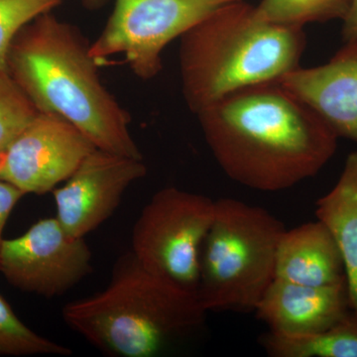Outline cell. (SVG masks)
I'll return each mask as SVG.
<instances>
[{"mask_svg":"<svg viewBox=\"0 0 357 357\" xmlns=\"http://www.w3.org/2000/svg\"><path fill=\"white\" fill-rule=\"evenodd\" d=\"M196 115L225 175L255 191L291 189L337 152V134L279 82L241 89Z\"/></svg>","mask_w":357,"mask_h":357,"instance_id":"6da1fadb","label":"cell"},{"mask_svg":"<svg viewBox=\"0 0 357 357\" xmlns=\"http://www.w3.org/2000/svg\"><path fill=\"white\" fill-rule=\"evenodd\" d=\"M89 48L77 27L50 11L14 37L6 70L39 112L62 117L98 149L143 159L130 116L103 86Z\"/></svg>","mask_w":357,"mask_h":357,"instance_id":"7a4b0ae2","label":"cell"},{"mask_svg":"<svg viewBox=\"0 0 357 357\" xmlns=\"http://www.w3.org/2000/svg\"><path fill=\"white\" fill-rule=\"evenodd\" d=\"M182 93L192 114L241 89L277 83L300 67L301 27L267 22L245 0L225 4L180 38Z\"/></svg>","mask_w":357,"mask_h":357,"instance_id":"3957f363","label":"cell"},{"mask_svg":"<svg viewBox=\"0 0 357 357\" xmlns=\"http://www.w3.org/2000/svg\"><path fill=\"white\" fill-rule=\"evenodd\" d=\"M206 312L196 294L148 271L129 251L102 292L69 303L62 314L105 356L153 357L198 330Z\"/></svg>","mask_w":357,"mask_h":357,"instance_id":"277c9868","label":"cell"},{"mask_svg":"<svg viewBox=\"0 0 357 357\" xmlns=\"http://www.w3.org/2000/svg\"><path fill=\"white\" fill-rule=\"evenodd\" d=\"M286 229L265 208L239 199L215 201L201 251L198 298L206 312H255L275 279Z\"/></svg>","mask_w":357,"mask_h":357,"instance_id":"5b68a950","label":"cell"},{"mask_svg":"<svg viewBox=\"0 0 357 357\" xmlns=\"http://www.w3.org/2000/svg\"><path fill=\"white\" fill-rule=\"evenodd\" d=\"M215 210V201L204 195L160 190L134 223L131 253L148 271L197 295L202 248Z\"/></svg>","mask_w":357,"mask_h":357,"instance_id":"8992f818","label":"cell"},{"mask_svg":"<svg viewBox=\"0 0 357 357\" xmlns=\"http://www.w3.org/2000/svg\"><path fill=\"white\" fill-rule=\"evenodd\" d=\"M238 0H114V10L91 44L98 66L122 55L141 79L161 73L162 53L173 40L225 4Z\"/></svg>","mask_w":357,"mask_h":357,"instance_id":"52a82bcc","label":"cell"},{"mask_svg":"<svg viewBox=\"0 0 357 357\" xmlns=\"http://www.w3.org/2000/svg\"><path fill=\"white\" fill-rule=\"evenodd\" d=\"M91 257L84 238L70 236L57 218H47L22 236L3 239L0 273L13 287L50 299L91 273Z\"/></svg>","mask_w":357,"mask_h":357,"instance_id":"ba28073f","label":"cell"},{"mask_svg":"<svg viewBox=\"0 0 357 357\" xmlns=\"http://www.w3.org/2000/svg\"><path fill=\"white\" fill-rule=\"evenodd\" d=\"M96 148L62 117L38 112L0 152V181L41 196L65 182Z\"/></svg>","mask_w":357,"mask_h":357,"instance_id":"9c48e42d","label":"cell"},{"mask_svg":"<svg viewBox=\"0 0 357 357\" xmlns=\"http://www.w3.org/2000/svg\"><path fill=\"white\" fill-rule=\"evenodd\" d=\"M146 173L143 159L96 148L65 184L52 192L55 218L70 236L84 238L114 215L126 190Z\"/></svg>","mask_w":357,"mask_h":357,"instance_id":"30bf717a","label":"cell"},{"mask_svg":"<svg viewBox=\"0 0 357 357\" xmlns=\"http://www.w3.org/2000/svg\"><path fill=\"white\" fill-rule=\"evenodd\" d=\"M279 83L314 110L338 138L357 142V43H345L325 65L300 66Z\"/></svg>","mask_w":357,"mask_h":357,"instance_id":"8fae6325","label":"cell"},{"mask_svg":"<svg viewBox=\"0 0 357 357\" xmlns=\"http://www.w3.org/2000/svg\"><path fill=\"white\" fill-rule=\"evenodd\" d=\"M351 311L347 278L324 286L274 279L255 312L270 332L307 335L335 326Z\"/></svg>","mask_w":357,"mask_h":357,"instance_id":"7c38bea8","label":"cell"},{"mask_svg":"<svg viewBox=\"0 0 357 357\" xmlns=\"http://www.w3.org/2000/svg\"><path fill=\"white\" fill-rule=\"evenodd\" d=\"M344 278V258L323 223L317 220L285 230L277 249L275 279L324 286Z\"/></svg>","mask_w":357,"mask_h":357,"instance_id":"4fadbf2b","label":"cell"},{"mask_svg":"<svg viewBox=\"0 0 357 357\" xmlns=\"http://www.w3.org/2000/svg\"><path fill=\"white\" fill-rule=\"evenodd\" d=\"M314 213L344 258L351 307L357 314V151L347 155L337 182L317 201Z\"/></svg>","mask_w":357,"mask_h":357,"instance_id":"5bb4252c","label":"cell"},{"mask_svg":"<svg viewBox=\"0 0 357 357\" xmlns=\"http://www.w3.org/2000/svg\"><path fill=\"white\" fill-rule=\"evenodd\" d=\"M259 344L271 357H357V314L351 310L335 326L307 335L268 331Z\"/></svg>","mask_w":357,"mask_h":357,"instance_id":"9a60e30c","label":"cell"},{"mask_svg":"<svg viewBox=\"0 0 357 357\" xmlns=\"http://www.w3.org/2000/svg\"><path fill=\"white\" fill-rule=\"evenodd\" d=\"M349 0H261L258 17L274 24L304 28L307 23L342 20Z\"/></svg>","mask_w":357,"mask_h":357,"instance_id":"2e32d148","label":"cell"},{"mask_svg":"<svg viewBox=\"0 0 357 357\" xmlns=\"http://www.w3.org/2000/svg\"><path fill=\"white\" fill-rule=\"evenodd\" d=\"M72 354L69 347L28 328L0 295V356H69Z\"/></svg>","mask_w":357,"mask_h":357,"instance_id":"e0dca14e","label":"cell"},{"mask_svg":"<svg viewBox=\"0 0 357 357\" xmlns=\"http://www.w3.org/2000/svg\"><path fill=\"white\" fill-rule=\"evenodd\" d=\"M38 112L7 70H0V152L15 139Z\"/></svg>","mask_w":357,"mask_h":357,"instance_id":"ac0fdd59","label":"cell"},{"mask_svg":"<svg viewBox=\"0 0 357 357\" xmlns=\"http://www.w3.org/2000/svg\"><path fill=\"white\" fill-rule=\"evenodd\" d=\"M65 0H0V70H6V58L14 37L23 26L50 13Z\"/></svg>","mask_w":357,"mask_h":357,"instance_id":"d6986e66","label":"cell"},{"mask_svg":"<svg viewBox=\"0 0 357 357\" xmlns=\"http://www.w3.org/2000/svg\"><path fill=\"white\" fill-rule=\"evenodd\" d=\"M24 196V192H21L17 188L0 181V248L4 239L2 234H3L7 220L10 217L16 204Z\"/></svg>","mask_w":357,"mask_h":357,"instance_id":"ffe728a7","label":"cell"},{"mask_svg":"<svg viewBox=\"0 0 357 357\" xmlns=\"http://www.w3.org/2000/svg\"><path fill=\"white\" fill-rule=\"evenodd\" d=\"M342 20L344 43H357V0H349V8Z\"/></svg>","mask_w":357,"mask_h":357,"instance_id":"44dd1931","label":"cell"},{"mask_svg":"<svg viewBox=\"0 0 357 357\" xmlns=\"http://www.w3.org/2000/svg\"><path fill=\"white\" fill-rule=\"evenodd\" d=\"M107 0H83L84 6L91 9H96L103 6Z\"/></svg>","mask_w":357,"mask_h":357,"instance_id":"7402d4cb","label":"cell"}]
</instances>
